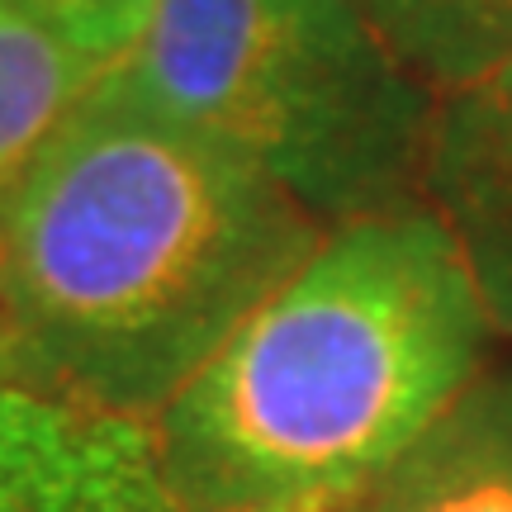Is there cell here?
Segmentation results:
<instances>
[{
  "label": "cell",
  "mask_w": 512,
  "mask_h": 512,
  "mask_svg": "<svg viewBox=\"0 0 512 512\" xmlns=\"http://www.w3.org/2000/svg\"><path fill=\"white\" fill-rule=\"evenodd\" d=\"M328 233L256 162L100 76L0 200L24 380L157 422Z\"/></svg>",
  "instance_id": "6da1fadb"
},
{
  "label": "cell",
  "mask_w": 512,
  "mask_h": 512,
  "mask_svg": "<svg viewBox=\"0 0 512 512\" xmlns=\"http://www.w3.org/2000/svg\"><path fill=\"white\" fill-rule=\"evenodd\" d=\"M470 261L418 204L332 228L157 413L181 512H361L494 347Z\"/></svg>",
  "instance_id": "7a4b0ae2"
},
{
  "label": "cell",
  "mask_w": 512,
  "mask_h": 512,
  "mask_svg": "<svg viewBox=\"0 0 512 512\" xmlns=\"http://www.w3.org/2000/svg\"><path fill=\"white\" fill-rule=\"evenodd\" d=\"M105 86L256 162L323 228L422 204L441 95L366 0H152Z\"/></svg>",
  "instance_id": "3957f363"
},
{
  "label": "cell",
  "mask_w": 512,
  "mask_h": 512,
  "mask_svg": "<svg viewBox=\"0 0 512 512\" xmlns=\"http://www.w3.org/2000/svg\"><path fill=\"white\" fill-rule=\"evenodd\" d=\"M0 512H181L157 422L0 375Z\"/></svg>",
  "instance_id": "277c9868"
},
{
  "label": "cell",
  "mask_w": 512,
  "mask_h": 512,
  "mask_svg": "<svg viewBox=\"0 0 512 512\" xmlns=\"http://www.w3.org/2000/svg\"><path fill=\"white\" fill-rule=\"evenodd\" d=\"M422 204L470 261L498 337H512V57L456 91H441Z\"/></svg>",
  "instance_id": "5b68a950"
},
{
  "label": "cell",
  "mask_w": 512,
  "mask_h": 512,
  "mask_svg": "<svg viewBox=\"0 0 512 512\" xmlns=\"http://www.w3.org/2000/svg\"><path fill=\"white\" fill-rule=\"evenodd\" d=\"M361 512H512V366L484 375Z\"/></svg>",
  "instance_id": "8992f818"
},
{
  "label": "cell",
  "mask_w": 512,
  "mask_h": 512,
  "mask_svg": "<svg viewBox=\"0 0 512 512\" xmlns=\"http://www.w3.org/2000/svg\"><path fill=\"white\" fill-rule=\"evenodd\" d=\"M110 62L0 0V200L57 138Z\"/></svg>",
  "instance_id": "52a82bcc"
},
{
  "label": "cell",
  "mask_w": 512,
  "mask_h": 512,
  "mask_svg": "<svg viewBox=\"0 0 512 512\" xmlns=\"http://www.w3.org/2000/svg\"><path fill=\"white\" fill-rule=\"evenodd\" d=\"M366 10L437 95L512 57V0H366Z\"/></svg>",
  "instance_id": "ba28073f"
},
{
  "label": "cell",
  "mask_w": 512,
  "mask_h": 512,
  "mask_svg": "<svg viewBox=\"0 0 512 512\" xmlns=\"http://www.w3.org/2000/svg\"><path fill=\"white\" fill-rule=\"evenodd\" d=\"M5 5L72 38L76 48H86L100 62H114L124 53L152 10V0H5Z\"/></svg>",
  "instance_id": "9c48e42d"
},
{
  "label": "cell",
  "mask_w": 512,
  "mask_h": 512,
  "mask_svg": "<svg viewBox=\"0 0 512 512\" xmlns=\"http://www.w3.org/2000/svg\"><path fill=\"white\" fill-rule=\"evenodd\" d=\"M0 375H10V380H24V366H19V347H15V328H10V309H5V285H0Z\"/></svg>",
  "instance_id": "30bf717a"
}]
</instances>
